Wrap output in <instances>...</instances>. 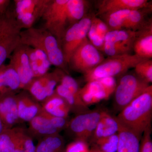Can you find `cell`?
<instances>
[{"label": "cell", "instance_id": "obj_1", "mask_svg": "<svg viewBox=\"0 0 152 152\" xmlns=\"http://www.w3.org/2000/svg\"><path fill=\"white\" fill-rule=\"evenodd\" d=\"M152 113V86L120 112L116 117L120 123L142 137L151 126Z\"/></svg>", "mask_w": 152, "mask_h": 152}, {"label": "cell", "instance_id": "obj_2", "mask_svg": "<svg viewBox=\"0 0 152 152\" xmlns=\"http://www.w3.org/2000/svg\"><path fill=\"white\" fill-rule=\"evenodd\" d=\"M20 45L40 50L47 55L52 65L64 69L67 65L61 46L56 38L44 28L22 30Z\"/></svg>", "mask_w": 152, "mask_h": 152}, {"label": "cell", "instance_id": "obj_3", "mask_svg": "<svg viewBox=\"0 0 152 152\" xmlns=\"http://www.w3.org/2000/svg\"><path fill=\"white\" fill-rule=\"evenodd\" d=\"M146 59L134 54L108 57L92 69L84 74L85 80L89 82L108 77H115L126 73L143 60Z\"/></svg>", "mask_w": 152, "mask_h": 152}, {"label": "cell", "instance_id": "obj_4", "mask_svg": "<svg viewBox=\"0 0 152 152\" xmlns=\"http://www.w3.org/2000/svg\"><path fill=\"white\" fill-rule=\"evenodd\" d=\"M22 30L12 11L0 15V66L20 45Z\"/></svg>", "mask_w": 152, "mask_h": 152}, {"label": "cell", "instance_id": "obj_5", "mask_svg": "<svg viewBox=\"0 0 152 152\" xmlns=\"http://www.w3.org/2000/svg\"><path fill=\"white\" fill-rule=\"evenodd\" d=\"M102 111L101 109H95L76 115L69 121L65 129L68 134L74 141L88 144L92 137Z\"/></svg>", "mask_w": 152, "mask_h": 152}, {"label": "cell", "instance_id": "obj_6", "mask_svg": "<svg viewBox=\"0 0 152 152\" xmlns=\"http://www.w3.org/2000/svg\"><path fill=\"white\" fill-rule=\"evenodd\" d=\"M150 86L136 75L127 74L123 76L117 83L114 92L115 109L117 111L121 112Z\"/></svg>", "mask_w": 152, "mask_h": 152}, {"label": "cell", "instance_id": "obj_7", "mask_svg": "<svg viewBox=\"0 0 152 152\" xmlns=\"http://www.w3.org/2000/svg\"><path fill=\"white\" fill-rule=\"evenodd\" d=\"M68 1L51 0L42 17L44 21L43 28L54 36L61 45L69 27L66 8Z\"/></svg>", "mask_w": 152, "mask_h": 152}, {"label": "cell", "instance_id": "obj_8", "mask_svg": "<svg viewBox=\"0 0 152 152\" xmlns=\"http://www.w3.org/2000/svg\"><path fill=\"white\" fill-rule=\"evenodd\" d=\"M51 0H15L12 11L22 29L33 27L42 18Z\"/></svg>", "mask_w": 152, "mask_h": 152}, {"label": "cell", "instance_id": "obj_9", "mask_svg": "<svg viewBox=\"0 0 152 152\" xmlns=\"http://www.w3.org/2000/svg\"><path fill=\"white\" fill-rule=\"evenodd\" d=\"M68 118L51 115L43 110L29 122L27 129L29 134L33 139L39 140L58 134L65 130L69 124Z\"/></svg>", "mask_w": 152, "mask_h": 152}, {"label": "cell", "instance_id": "obj_10", "mask_svg": "<svg viewBox=\"0 0 152 152\" xmlns=\"http://www.w3.org/2000/svg\"><path fill=\"white\" fill-rule=\"evenodd\" d=\"M104 60L102 53L87 38L74 52L69 65L74 70L84 74L96 67Z\"/></svg>", "mask_w": 152, "mask_h": 152}, {"label": "cell", "instance_id": "obj_11", "mask_svg": "<svg viewBox=\"0 0 152 152\" xmlns=\"http://www.w3.org/2000/svg\"><path fill=\"white\" fill-rule=\"evenodd\" d=\"M136 31L122 29L109 31L105 37L103 51L108 57L131 54Z\"/></svg>", "mask_w": 152, "mask_h": 152}, {"label": "cell", "instance_id": "obj_12", "mask_svg": "<svg viewBox=\"0 0 152 152\" xmlns=\"http://www.w3.org/2000/svg\"><path fill=\"white\" fill-rule=\"evenodd\" d=\"M91 24V18L84 17L66 31L61 46L66 65L75 51L87 38Z\"/></svg>", "mask_w": 152, "mask_h": 152}, {"label": "cell", "instance_id": "obj_13", "mask_svg": "<svg viewBox=\"0 0 152 152\" xmlns=\"http://www.w3.org/2000/svg\"><path fill=\"white\" fill-rule=\"evenodd\" d=\"M61 70L58 69L43 76L34 78L23 90L41 103L54 94L56 88L59 83Z\"/></svg>", "mask_w": 152, "mask_h": 152}, {"label": "cell", "instance_id": "obj_14", "mask_svg": "<svg viewBox=\"0 0 152 152\" xmlns=\"http://www.w3.org/2000/svg\"><path fill=\"white\" fill-rule=\"evenodd\" d=\"M9 64L15 70L20 79V90H24L34 78L26 46L20 45L13 52Z\"/></svg>", "mask_w": 152, "mask_h": 152}, {"label": "cell", "instance_id": "obj_15", "mask_svg": "<svg viewBox=\"0 0 152 152\" xmlns=\"http://www.w3.org/2000/svg\"><path fill=\"white\" fill-rule=\"evenodd\" d=\"M0 118L4 129L13 128L20 123L18 115L15 93L0 94Z\"/></svg>", "mask_w": 152, "mask_h": 152}, {"label": "cell", "instance_id": "obj_16", "mask_svg": "<svg viewBox=\"0 0 152 152\" xmlns=\"http://www.w3.org/2000/svg\"><path fill=\"white\" fill-rule=\"evenodd\" d=\"M18 115L20 122H29L42 110L41 103L35 100L27 91L16 94Z\"/></svg>", "mask_w": 152, "mask_h": 152}, {"label": "cell", "instance_id": "obj_17", "mask_svg": "<svg viewBox=\"0 0 152 152\" xmlns=\"http://www.w3.org/2000/svg\"><path fill=\"white\" fill-rule=\"evenodd\" d=\"M147 8H152L147 0H103L98 4L97 15L102 16L116 11Z\"/></svg>", "mask_w": 152, "mask_h": 152}, {"label": "cell", "instance_id": "obj_18", "mask_svg": "<svg viewBox=\"0 0 152 152\" xmlns=\"http://www.w3.org/2000/svg\"><path fill=\"white\" fill-rule=\"evenodd\" d=\"M133 51L135 55L144 59H149L152 57V23L147 22L143 26L136 31Z\"/></svg>", "mask_w": 152, "mask_h": 152}, {"label": "cell", "instance_id": "obj_19", "mask_svg": "<svg viewBox=\"0 0 152 152\" xmlns=\"http://www.w3.org/2000/svg\"><path fill=\"white\" fill-rule=\"evenodd\" d=\"M112 94L99 80L87 82L80 91L81 99L88 106L107 99Z\"/></svg>", "mask_w": 152, "mask_h": 152}, {"label": "cell", "instance_id": "obj_20", "mask_svg": "<svg viewBox=\"0 0 152 152\" xmlns=\"http://www.w3.org/2000/svg\"><path fill=\"white\" fill-rule=\"evenodd\" d=\"M118 130L117 133L118 140L116 152H139L142 137L120 123L118 120Z\"/></svg>", "mask_w": 152, "mask_h": 152}, {"label": "cell", "instance_id": "obj_21", "mask_svg": "<svg viewBox=\"0 0 152 152\" xmlns=\"http://www.w3.org/2000/svg\"><path fill=\"white\" fill-rule=\"evenodd\" d=\"M25 46L34 77H39L48 73L52 65L47 55L40 50Z\"/></svg>", "mask_w": 152, "mask_h": 152}, {"label": "cell", "instance_id": "obj_22", "mask_svg": "<svg viewBox=\"0 0 152 152\" xmlns=\"http://www.w3.org/2000/svg\"><path fill=\"white\" fill-rule=\"evenodd\" d=\"M118 123L116 117L112 116L105 110H103L100 119L89 143L92 144L99 139L117 134Z\"/></svg>", "mask_w": 152, "mask_h": 152}, {"label": "cell", "instance_id": "obj_23", "mask_svg": "<svg viewBox=\"0 0 152 152\" xmlns=\"http://www.w3.org/2000/svg\"><path fill=\"white\" fill-rule=\"evenodd\" d=\"M41 104L44 111L58 118H68L71 112L66 101L56 92L41 103Z\"/></svg>", "mask_w": 152, "mask_h": 152}, {"label": "cell", "instance_id": "obj_24", "mask_svg": "<svg viewBox=\"0 0 152 152\" xmlns=\"http://www.w3.org/2000/svg\"><path fill=\"white\" fill-rule=\"evenodd\" d=\"M20 83L18 74L9 64L0 66V94L15 93L20 89Z\"/></svg>", "mask_w": 152, "mask_h": 152}, {"label": "cell", "instance_id": "obj_25", "mask_svg": "<svg viewBox=\"0 0 152 152\" xmlns=\"http://www.w3.org/2000/svg\"><path fill=\"white\" fill-rule=\"evenodd\" d=\"M110 31L105 23L96 16L91 18V24L88 32V39L97 49L103 51L105 37Z\"/></svg>", "mask_w": 152, "mask_h": 152}, {"label": "cell", "instance_id": "obj_26", "mask_svg": "<svg viewBox=\"0 0 152 152\" xmlns=\"http://www.w3.org/2000/svg\"><path fill=\"white\" fill-rule=\"evenodd\" d=\"M55 92L64 99L69 107L71 112L76 115L90 110L88 106L83 102L80 96L71 92L60 84L57 86Z\"/></svg>", "mask_w": 152, "mask_h": 152}, {"label": "cell", "instance_id": "obj_27", "mask_svg": "<svg viewBox=\"0 0 152 152\" xmlns=\"http://www.w3.org/2000/svg\"><path fill=\"white\" fill-rule=\"evenodd\" d=\"M23 128L14 127L0 134V152H14L18 144Z\"/></svg>", "mask_w": 152, "mask_h": 152}, {"label": "cell", "instance_id": "obj_28", "mask_svg": "<svg viewBox=\"0 0 152 152\" xmlns=\"http://www.w3.org/2000/svg\"><path fill=\"white\" fill-rule=\"evenodd\" d=\"M65 141L59 134L48 136L39 140L36 152H64Z\"/></svg>", "mask_w": 152, "mask_h": 152}, {"label": "cell", "instance_id": "obj_29", "mask_svg": "<svg viewBox=\"0 0 152 152\" xmlns=\"http://www.w3.org/2000/svg\"><path fill=\"white\" fill-rule=\"evenodd\" d=\"M86 3L83 0H68L66 8L69 27L84 18Z\"/></svg>", "mask_w": 152, "mask_h": 152}, {"label": "cell", "instance_id": "obj_30", "mask_svg": "<svg viewBox=\"0 0 152 152\" xmlns=\"http://www.w3.org/2000/svg\"><path fill=\"white\" fill-rule=\"evenodd\" d=\"M151 9H152V8L131 10L124 22L122 29L137 31L141 28L148 21H146L145 19V12Z\"/></svg>", "mask_w": 152, "mask_h": 152}, {"label": "cell", "instance_id": "obj_31", "mask_svg": "<svg viewBox=\"0 0 152 152\" xmlns=\"http://www.w3.org/2000/svg\"><path fill=\"white\" fill-rule=\"evenodd\" d=\"M131 11V10H124L116 11L103 15L102 16L104 18V22L110 31L122 30L124 22Z\"/></svg>", "mask_w": 152, "mask_h": 152}, {"label": "cell", "instance_id": "obj_32", "mask_svg": "<svg viewBox=\"0 0 152 152\" xmlns=\"http://www.w3.org/2000/svg\"><path fill=\"white\" fill-rule=\"evenodd\" d=\"M136 75L144 81L150 84L152 82V60L145 59L134 67Z\"/></svg>", "mask_w": 152, "mask_h": 152}, {"label": "cell", "instance_id": "obj_33", "mask_svg": "<svg viewBox=\"0 0 152 152\" xmlns=\"http://www.w3.org/2000/svg\"><path fill=\"white\" fill-rule=\"evenodd\" d=\"M118 133H117L110 137L98 140L91 145L105 152H116L118 146Z\"/></svg>", "mask_w": 152, "mask_h": 152}, {"label": "cell", "instance_id": "obj_34", "mask_svg": "<svg viewBox=\"0 0 152 152\" xmlns=\"http://www.w3.org/2000/svg\"><path fill=\"white\" fill-rule=\"evenodd\" d=\"M151 126L147 128L142 136L139 152H152Z\"/></svg>", "mask_w": 152, "mask_h": 152}, {"label": "cell", "instance_id": "obj_35", "mask_svg": "<svg viewBox=\"0 0 152 152\" xmlns=\"http://www.w3.org/2000/svg\"><path fill=\"white\" fill-rule=\"evenodd\" d=\"M21 143L25 152H36V146L33 139L29 134L27 129L25 128L21 137Z\"/></svg>", "mask_w": 152, "mask_h": 152}, {"label": "cell", "instance_id": "obj_36", "mask_svg": "<svg viewBox=\"0 0 152 152\" xmlns=\"http://www.w3.org/2000/svg\"><path fill=\"white\" fill-rule=\"evenodd\" d=\"M64 152H90L88 145L85 142L74 141L65 148Z\"/></svg>", "mask_w": 152, "mask_h": 152}, {"label": "cell", "instance_id": "obj_37", "mask_svg": "<svg viewBox=\"0 0 152 152\" xmlns=\"http://www.w3.org/2000/svg\"><path fill=\"white\" fill-rule=\"evenodd\" d=\"M11 2L10 0H0V15L6 13L7 12Z\"/></svg>", "mask_w": 152, "mask_h": 152}, {"label": "cell", "instance_id": "obj_38", "mask_svg": "<svg viewBox=\"0 0 152 152\" xmlns=\"http://www.w3.org/2000/svg\"><path fill=\"white\" fill-rule=\"evenodd\" d=\"M90 152H107L101 150L97 147L93 145H92L91 149H90Z\"/></svg>", "mask_w": 152, "mask_h": 152}, {"label": "cell", "instance_id": "obj_39", "mask_svg": "<svg viewBox=\"0 0 152 152\" xmlns=\"http://www.w3.org/2000/svg\"><path fill=\"white\" fill-rule=\"evenodd\" d=\"M4 130V126H3L2 122L1 121V118H0V134H1Z\"/></svg>", "mask_w": 152, "mask_h": 152}]
</instances>
